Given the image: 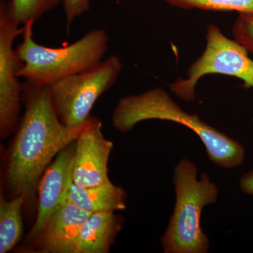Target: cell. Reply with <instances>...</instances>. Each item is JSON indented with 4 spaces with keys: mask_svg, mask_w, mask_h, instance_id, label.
I'll use <instances>...</instances> for the list:
<instances>
[{
    "mask_svg": "<svg viewBox=\"0 0 253 253\" xmlns=\"http://www.w3.org/2000/svg\"><path fill=\"white\" fill-rule=\"evenodd\" d=\"M24 113L18 121L6 163L5 181L14 196L32 199L42 177L58 154L81 134V127H68L60 121L49 85L25 82Z\"/></svg>",
    "mask_w": 253,
    "mask_h": 253,
    "instance_id": "1",
    "label": "cell"
},
{
    "mask_svg": "<svg viewBox=\"0 0 253 253\" xmlns=\"http://www.w3.org/2000/svg\"><path fill=\"white\" fill-rule=\"evenodd\" d=\"M147 120L172 121L189 128L202 141L208 158L217 167L233 169L244 163L242 145L206 124L197 115L186 113L161 88L125 96L120 99L112 116L113 126L121 133Z\"/></svg>",
    "mask_w": 253,
    "mask_h": 253,
    "instance_id": "2",
    "label": "cell"
},
{
    "mask_svg": "<svg viewBox=\"0 0 253 253\" xmlns=\"http://www.w3.org/2000/svg\"><path fill=\"white\" fill-rule=\"evenodd\" d=\"M35 23L31 20L23 25V41L16 48L23 63L18 77L28 83L50 86L63 78L89 71L103 61L109 43L105 30H91L69 45L51 48L34 41Z\"/></svg>",
    "mask_w": 253,
    "mask_h": 253,
    "instance_id": "3",
    "label": "cell"
},
{
    "mask_svg": "<svg viewBox=\"0 0 253 253\" xmlns=\"http://www.w3.org/2000/svg\"><path fill=\"white\" fill-rule=\"evenodd\" d=\"M198 168L182 159L174 169L176 203L166 232L161 236L165 253H206L210 241L201 225L203 209L217 202L219 189L206 173L197 179Z\"/></svg>",
    "mask_w": 253,
    "mask_h": 253,
    "instance_id": "4",
    "label": "cell"
},
{
    "mask_svg": "<svg viewBox=\"0 0 253 253\" xmlns=\"http://www.w3.org/2000/svg\"><path fill=\"white\" fill-rule=\"evenodd\" d=\"M123 68L120 58L112 55L89 71L50 85L51 100L61 122L68 127L84 126L95 103L114 85Z\"/></svg>",
    "mask_w": 253,
    "mask_h": 253,
    "instance_id": "5",
    "label": "cell"
},
{
    "mask_svg": "<svg viewBox=\"0 0 253 253\" xmlns=\"http://www.w3.org/2000/svg\"><path fill=\"white\" fill-rule=\"evenodd\" d=\"M211 74L233 76L244 81V88L253 87V61L249 51L235 40L226 38L214 24L208 26L206 49L188 69L187 78L176 80L169 89L179 99L193 102L198 82Z\"/></svg>",
    "mask_w": 253,
    "mask_h": 253,
    "instance_id": "6",
    "label": "cell"
},
{
    "mask_svg": "<svg viewBox=\"0 0 253 253\" xmlns=\"http://www.w3.org/2000/svg\"><path fill=\"white\" fill-rule=\"evenodd\" d=\"M23 26L15 23L0 4V135L6 139L17 126L22 103L23 83L18 72L23 63L14 49Z\"/></svg>",
    "mask_w": 253,
    "mask_h": 253,
    "instance_id": "7",
    "label": "cell"
},
{
    "mask_svg": "<svg viewBox=\"0 0 253 253\" xmlns=\"http://www.w3.org/2000/svg\"><path fill=\"white\" fill-rule=\"evenodd\" d=\"M99 120L89 118L76 141L73 185L89 187L109 181L108 163L113 144L103 134Z\"/></svg>",
    "mask_w": 253,
    "mask_h": 253,
    "instance_id": "8",
    "label": "cell"
},
{
    "mask_svg": "<svg viewBox=\"0 0 253 253\" xmlns=\"http://www.w3.org/2000/svg\"><path fill=\"white\" fill-rule=\"evenodd\" d=\"M75 142L63 149L43 174L39 187V201L36 222L30 239L36 241L49 218L66 201L73 185V166Z\"/></svg>",
    "mask_w": 253,
    "mask_h": 253,
    "instance_id": "9",
    "label": "cell"
},
{
    "mask_svg": "<svg viewBox=\"0 0 253 253\" xmlns=\"http://www.w3.org/2000/svg\"><path fill=\"white\" fill-rule=\"evenodd\" d=\"M91 214L66 201L51 216L37 239L41 252L76 253L82 227Z\"/></svg>",
    "mask_w": 253,
    "mask_h": 253,
    "instance_id": "10",
    "label": "cell"
},
{
    "mask_svg": "<svg viewBox=\"0 0 253 253\" xmlns=\"http://www.w3.org/2000/svg\"><path fill=\"white\" fill-rule=\"evenodd\" d=\"M122 225L114 212L92 213L82 227L76 253H109Z\"/></svg>",
    "mask_w": 253,
    "mask_h": 253,
    "instance_id": "11",
    "label": "cell"
},
{
    "mask_svg": "<svg viewBox=\"0 0 253 253\" xmlns=\"http://www.w3.org/2000/svg\"><path fill=\"white\" fill-rule=\"evenodd\" d=\"M66 201L91 213L115 212L126 209V194L109 180L89 187L72 186Z\"/></svg>",
    "mask_w": 253,
    "mask_h": 253,
    "instance_id": "12",
    "label": "cell"
},
{
    "mask_svg": "<svg viewBox=\"0 0 253 253\" xmlns=\"http://www.w3.org/2000/svg\"><path fill=\"white\" fill-rule=\"evenodd\" d=\"M23 196H14L6 200L0 197V253L11 251L19 242L23 235L21 211L24 204Z\"/></svg>",
    "mask_w": 253,
    "mask_h": 253,
    "instance_id": "13",
    "label": "cell"
},
{
    "mask_svg": "<svg viewBox=\"0 0 253 253\" xmlns=\"http://www.w3.org/2000/svg\"><path fill=\"white\" fill-rule=\"evenodd\" d=\"M62 3V0H1L2 5L9 17L18 23L24 25L28 21L33 20L38 21L44 14L57 7Z\"/></svg>",
    "mask_w": 253,
    "mask_h": 253,
    "instance_id": "14",
    "label": "cell"
},
{
    "mask_svg": "<svg viewBox=\"0 0 253 253\" xmlns=\"http://www.w3.org/2000/svg\"><path fill=\"white\" fill-rule=\"evenodd\" d=\"M165 2L182 9L208 11H237L253 13V0H163Z\"/></svg>",
    "mask_w": 253,
    "mask_h": 253,
    "instance_id": "15",
    "label": "cell"
},
{
    "mask_svg": "<svg viewBox=\"0 0 253 253\" xmlns=\"http://www.w3.org/2000/svg\"><path fill=\"white\" fill-rule=\"evenodd\" d=\"M232 33L234 40L253 54V13L239 14Z\"/></svg>",
    "mask_w": 253,
    "mask_h": 253,
    "instance_id": "16",
    "label": "cell"
},
{
    "mask_svg": "<svg viewBox=\"0 0 253 253\" xmlns=\"http://www.w3.org/2000/svg\"><path fill=\"white\" fill-rule=\"evenodd\" d=\"M63 12L67 31L76 18L81 17L90 9V0H62Z\"/></svg>",
    "mask_w": 253,
    "mask_h": 253,
    "instance_id": "17",
    "label": "cell"
},
{
    "mask_svg": "<svg viewBox=\"0 0 253 253\" xmlns=\"http://www.w3.org/2000/svg\"><path fill=\"white\" fill-rule=\"evenodd\" d=\"M239 185L243 192L253 196V169L241 176Z\"/></svg>",
    "mask_w": 253,
    "mask_h": 253,
    "instance_id": "18",
    "label": "cell"
}]
</instances>
